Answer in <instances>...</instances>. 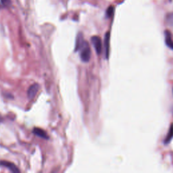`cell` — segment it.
<instances>
[{"mask_svg": "<svg viewBox=\"0 0 173 173\" xmlns=\"http://www.w3.org/2000/svg\"><path fill=\"white\" fill-rule=\"evenodd\" d=\"M39 89V84L37 83H35L30 86L28 89L27 91V95H28V97L29 99H33L35 97V95L37 92H38Z\"/></svg>", "mask_w": 173, "mask_h": 173, "instance_id": "obj_3", "label": "cell"}, {"mask_svg": "<svg viewBox=\"0 0 173 173\" xmlns=\"http://www.w3.org/2000/svg\"><path fill=\"white\" fill-rule=\"evenodd\" d=\"M91 42L93 43L95 52L98 55H100L102 52V42L100 37L98 36H93L91 38Z\"/></svg>", "mask_w": 173, "mask_h": 173, "instance_id": "obj_2", "label": "cell"}, {"mask_svg": "<svg viewBox=\"0 0 173 173\" xmlns=\"http://www.w3.org/2000/svg\"><path fill=\"white\" fill-rule=\"evenodd\" d=\"M79 50L80 51V58H81L82 61L84 62H89L90 58H91V52L89 44L86 41H84L82 46H80Z\"/></svg>", "mask_w": 173, "mask_h": 173, "instance_id": "obj_1", "label": "cell"}, {"mask_svg": "<svg viewBox=\"0 0 173 173\" xmlns=\"http://www.w3.org/2000/svg\"><path fill=\"white\" fill-rule=\"evenodd\" d=\"M166 22L167 25L173 30V13H169V14H167Z\"/></svg>", "mask_w": 173, "mask_h": 173, "instance_id": "obj_8", "label": "cell"}, {"mask_svg": "<svg viewBox=\"0 0 173 173\" xmlns=\"http://www.w3.org/2000/svg\"><path fill=\"white\" fill-rule=\"evenodd\" d=\"M33 133L35 135H36L37 136L41 137V138L45 139H48V135H47L46 132H45L43 129H39V128H35V129H34Z\"/></svg>", "mask_w": 173, "mask_h": 173, "instance_id": "obj_6", "label": "cell"}, {"mask_svg": "<svg viewBox=\"0 0 173 173\" xmlns=\"http://www.w3.org/2000/svg\"><path fill=\"white\" fill-rule=\"evenodd\" d=\"M114 14V7L112 6H110L108 7V9H107L106 11V16L107 17H108V18H110Z\"/></svg>", "mask_w": 173, "mask_h": 173, "instance_id": "obj_10", "label": "cell"}, {"mask_svg": "<svg viewBox=\"0 0 173 173\" xmlns=\"http://www.w3.org/2000/svg\"><path fill=\"white\" fill-rule=\"evenodd\" d=\"M165 42L166 46L170 48L171 50H173V41L171 38V35L170 32L165 31Z\"/></svg>", "mask_w": 173, "mask_h": 173, "instance_id": "obj_7", "label": "cell"}, {"mask_svg": "<svg viewBox=\"0 0 173 173\" xmlns=\"http://www.w3.org/2000/svg\"><path fill=\"white\" fill-rule=\"evenodd\" d=\"M172 137H173V125L171 126L168 134V135H167V137L165 139V141H164L165 143L166 144L168 143L170 141V140L172 139Z\"/></svg>", "mask_w": 173, "mask_h": 173, "instance_id": "obj_9", "label": "cell"}, {"mask_svg": "<svg viewBox=\"0 0 173 173\" xmlns=\"http://www.w3.org/2000/svg\"><path fill=\"white\" fill-rule=\"evenodd\" d=\"M0 164L2 165V166L6 167L10 170L12 171V172H19L20 170H18V168L15 166L14 164L10 162H5V161H1L0 162Z\"/></svg>", "mask_w": 173, "mask_h": 173, "instance_id": "obj_4", "label": "cell"}, {"mask_svg": "<svg viewBox=\"0 0 173 173\" xmlns=\"http://www.w3.org/2000/svg\"><path fill=\"white\" fill-rule=\"evenodd\" d=\"M1 2L3 5L7 6L10 4V0H1Z\"/></svg>", "mask_w": 173, "mask_h": 173, "instance_id": "obj_11", "label": "cell"}, {"mask_svg": "<svg viewBox=\"0 0 173 173\" xmlns=\"http://www.w3.org/2000/svg\"><path fill=\"white\" fill-rule=\"evenodd\" d=\"M104 46H105V53L107 59L109 58V50H110V33L108 32L105 35L104 39Z\"/></svg>", "mask_w": 173, "mask_h": 173, "instance_id": "obj_5", "label": "cell"}]
</instances>
